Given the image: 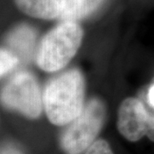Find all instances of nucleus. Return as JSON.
Segmentation results:
<instances>
[{"instance_id": "nucleus-1", "label": "nucleus", "mask_w": 154, "mask_h": 154, "mask_svg": "<svg viewBox=\"0 0 154 154\" xmlns=\"http://www.w3.org/2000/svg\"><path fill=\"white\" fill-rule=\"evenodd\" d=\"M85 82L76 69L51 80L45 89L43 105L49 121L58 126L75 120L84 109Z\"/></svg>"}, {"instance_id": "nucleus-2", "label": "nucleus", "mask_w": 154, "mask_h": 154, "mask_svg": "<svg viewBox=\"0 0 154 154\" xmlns=\"http://www.w3.org/2000/svg\"><path fill=\"white\" fill-rule=\"evenodd\" d=\"M82 37L78 23L63 21L42 38L36 53L37 65L46 72L62 69L76 54Z\"/></svg>"}, {"instance_id": "nucleus-3", "label": "nucleus", "mask_w": 154, "mask_h": 154, "mask_svg": "<svg viewBox=\"0 0 154 154\" xmlns=\"http://www.w3.org/2000/svg\"><path fill=\"white\" fill-rule=\"evenodd\" d=\"M105 118V108L99 99H93L70 122L61 138L66 154H81L94 143Z\"/></svg>"}, {"instance_id": "nucleus-4", "label": "nucleus", "mask_w": 154, "mask_h": 154, "mask_svg": "<svg viewBox=\"0 0 154 154\" xmlns=\"http://www.w3.org/2000/svg\"><path fill=\"white\" fill-rule=\"evenodd\" d=\"M0 102L7 109L32 119L39 116L44 105L37 80L26 71L18 72L9 79L0 91Z\"/></svg>"}, {"instance_id": "nucleus-5", "label": "nucleus", "mask_w": 154, "mask_h": 154, "mask_svg": "<svg viewBox=\"0 0 154 154\" xmlns=\"http://www.w3.org/2000/svg\"><path fill=\"white\" fill-rule=\"evenodd\" d=\"M149 116L150 114L140 100L128 98L119 107L118 130L128 140L137 141L146 134Z\"/></svg>"}, {"instance_id": "nucleus-6", "label": "nucleus", "mask_w": 154, "mask_h": 154, "mask_svg": "<svg viewBox=\"0 0 154 154\" xmlns=\"http://www.w3.org/2000/svg\"><path fill=\"white\" fill-rule=\"evenodd\" d=\"M20 11L29 17L51 20L60 18L65 0H14Z\"/></svg>"}, {"instance_id": "nucleus-7", "label": "nucleus", "mask_w": 154, "mask_h": 154, "mask_svg": "<svg viewBox=\"0 0 154 154\" xmlns=\"http://www.w3.org/2000/svg\"><path fill=\"white\" fill-rule=\"evenodd\" d=\"M35 39V32L33 28L26 25H21L10 33L7 42L17 57H21L27 60L33 54Z\"/></svg>"}, {"instance_id": "nucleus-8", "label": "nucleus", "mask_w": 154, "mask_h": 154, "mask_svg": "<svg viewBox=\"0 0 154 154\" xmlns=\"http://www.w3.org/2000/svg\"><path fill=\"white\" fill-rule=\"evenodd\" d=\"M104 0H65L60 19L76 22L89 17L97 11Z\"/></svg>"}, {"instance_id": "nucleus-9", "label": "nucleus", "mask_w": 154, "mask_h": 154, "mask_svg": "<svg viewBox=\"0 0 154 154\" xmlns=\"http://www.w3.org/2000/svg\"><path fill=\"white\" fill-rule=\"evenodd\" d=\"M18 64V57L16 54L6 49L0 48V77L15 69Z\"/></svg>"}, {"instance_id": "nucleus-10", "label": "nucleus", "mask_w": 154, "mask_h": 154, "mask_svg": "<svg viewBox=\"0 0 154 154\" xmlns=\"http://www.w3.org/2000/svg\"><path fill=\"white\" fill-rule=\"evenodd\" d=\"M86 154H113V152L105 140H98L86 150Z\"/></svg>"}, {"instance_id": "nucleus-11", "label": "nucleus", "mask_w": 154, "mask_h": 154, "mask_svg": "<svg viewBox=\"0 0 154 154\" xmlns=\"http://www.w3.org/2000/svg\"><path fill=\"white\" fill-rule=\"evenodd\" d=\"M146 135L149 138L150 140L154 141V115H150L149 116Z\"/></svg>"}, {"instance_id": "nucleus-12", "label": "nucleus", "mask_w": 154, "mask_h": 154, "mask_svg": "<svg viewBox=\"0 0 154 154\" xmlns=\"http://www.w3.org/2000/svg\"><path fill=\"white\" fill-rule=\"evenodd\" d=\"M0 154H22L19 150L14 147H5L0 151Z\"/></svg>"}, {"instance_id": "nucleus-13", "label": "nucleus", "mask_w": 154, "mask_h": 154, "mask_svg": "<svg viewBox=\"0 0 154 154\" xmlns=\"http://www.w3.org/2000/svg\"><path fill=\"white\" fill-rule=\"evenodd\" d=\"M148 100L152 106L154 107V85L151 88L148 94Z\"/></svg>"}]
</instances>
